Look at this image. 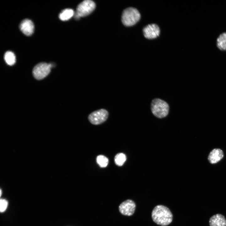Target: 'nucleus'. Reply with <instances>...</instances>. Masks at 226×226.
I'll list each match as a JSON object with an SVG mask.
<instances>
[{
  "label": "nucleus",
  "instance_id": "nucleus-1",
  "mask_svg": "<svg viewBox=\"0 0 226 226\" xmlns=\"http://www.w3.org/2000/svg\"><path fill=\"white\" fill-rule=\"evenodd\" d=\"M152 218L157 224L165 226L172 221L173 215L170 210L167 207L159 205L155 207L152 213Z\"/></svg>",
  "mask_w": 226,
  "mask_h": 226
},
{
  "label": "nucleus",
  "instance_id": "nucleus-2",
  "mask_svg": "<svg viewBox=\"0 0 226 226\" xmlns=\"http://www.w3.org/2000/svg\"><path fill=\"white\" fill-rule=\"evenodd\" d=\"M151 110L153 115L158 118H163L168 114L169 107L168 103L160 99L153 100L151 103Z\"/></svg>",
  "mask_w": 226,
  "mask_h": 226
},
{
  "label": "nucleus",
  "instance_id": "nucleus-3",
  "mask_svg": "<svg viewBox=\"0 0 226 226\" xmlns=\"http://www.w3.org/2000/svg\"><path fill=\"white\" fill-rule=\"evenodd\" d=\"M140 17V14L137 9L130 7L126 9L123 12L121 21L124 25L131 26L137 23Z\"/></svg>",
  "mask_w": 226,
  "mask_h": 226
},
{
  "label": "nucleus",
  "instance_id": "nucleus-4",
  "mask_svg": "<svg viewBox=\"0 0 226 226\" xmlns=\"http://www.w3.org/2000/svg\"><path fill=\"white\" fill-rule=\"evenodd\" d=\"M108 116V112L105 109H101L91 113L89 115L88 119L92 124L98 125L105 122Z\"/></svg>",
  "mask_w": 226,
  "mask_h": 226
},
{
  "label": "nucleus",
  "instance_id": "nucleus-5",
  "mask_svg": "<svg viewBox=\"0 0 226 226\" xmlns=\"http://www.w3.org/2000/svg\"><path fill=\"white\" fill-rule=\"evenodd\" d=\"M52 68L50 63L40 62L35 66L33 70V76L36 79H42L49 73Z\"/></svg>",
  "mask_w": 226,
  "mask_h": 226
},
{
  "label": "nucleus",
  "instance_id": "nucleus-6",
  "mask_svg": "<svg viewBox=\"0 0 226 226\" xmlns=\"http://www.w3.org/2000/svg\"><path fill=\"white\" fill-rule=\"evenodd\" d=\"M95 8V4L93 1L84 0L78 6L75 13L80 17H85L92 13Z\"/></svg>",
  "mask_w": 226,
  "mask_h": 226
},
{
  "label": "nucleus",
  "instance_id": "nucleus-7",
  "mask_svg": "<svg viewBox=\"0 0 226 226\" xmlns=\"http://www.w3.org/2000/svg\"><path fill=\"white\" fill-rule=\"evenodd\" d=\"M135 208V202L131 200L128 199L120 204L119 207V209L122 214L130 216L134 213Z\"/></svg>",
  "mask_w": 226,
  "mask_h": 226
},
{
  "label": "nucleus",
  "instance_id": "nucleus-8",
  "mask_svg": "<svg viewBox=\"0 0 226 226\" xmlns=\"http://www.w3.org/2000/svg\"><path fill=\"white\" fill-rule=\"evenodd\" d=\"M145 37L148 39H153L158 37L160 34V29L155 24H148L143 29Z\"/></svg>",
  "mask_w": 226,
  "mask_h": 226
},
{
  "label": "nucleus",
  "instance_id": "nucleus-9",
  "mask_svg": "<svg viewBox=\"0 0 226 226\" xmlns=\"http://www.w3.org/2000/svg\"><path fill=\"white\" fill-rule=\"evenodd\" d=\"M19 28L21 31L25 35L30 36L33 33L34 26L32 21L28 19L23 20L20 23Z\"/></svg>",
  "mask_w": 226,
  "mask_h": 226
},
{
  "label": "nucleus",
  "instance_id": "nucleus-10",
  "mask_svg": "<svg viewBox=\"0 0 226 226\" xmlns=\"http://www.w3.org/2000/svg\"><path fill=\"white\" fill-rule=\"evenodd\" d=\"M223 157V151L218 148L213 150L210 153L208 157V160L210 163L214 164L220 161Z\"/></svg>",
  "mask_w": 226,
  "mask_h": 226
},
{
  "label": "nucleus",
  "instance_id": "nucleus-11",
  "mask_svg": "<svg viewBox=\"0 0 226 226\" xmlns=\"http://www.w3.org/2000/svg\"><path fill=\"white\" fill-rule=\"evenodd\" d=\"M209 224L210 226H226V219L222 215L217 214L211 217Z\"/></svg>",
  "mask_w": 226,
  "mask_h": 226
},
{
  "label": "nucleus",
  "instance_id": "nucleus-12",
  "mask_svg": "<svg viewBox=\"0 0 226 226\" xmlns=\"http://www.w3.org/2000/svg\"><path fill=\"white\" fill-rule=\"evenodd\" d=\"M74 12L73 10L70 8H67L63 10L60 13L59 19L62 21L67 20L74 15Z\"/></svg>",
  "mask_w": 226,
  "mask_h": 226
},
{
  "label": "nucleus",
  "instance_id": "nucleus-13",
  "mask_svg": "<svg viewBox=\"0 0 226 226\" xmlns=\"http://www.w3.org/2000/svg\"><path fill=\"white\" fill-rule=\"evenodd\" d=\"M217 46L221 50H226V32L220 34L217 39Z\"/></svg>",
  "mask_w": 226,
  "mask_h": 226
},
{
  "label": "nucleus",
  "instance_id": "nucleus-14",
  "mask_svg": "<svg viewBox=\"0 0 226 226\" xmlns=\"http://www.w3.org/2000/svg\"><path fill=\"white\" fill-rule=\"evenodd\" d=\"M4 59L8 65H14L16 62V57L14 53L11 51H8L4 55Z\"/></svg>",
  "mask_w": 226,
  "mask_h": 226
},
{
  "label": "nucleus",
  "instance_id": "nucleus-15",
  "mask_svg": "<svg viewBox=\"0 0 226 226\" xmlns=\"http://www.w3.org/2000/svg\"><path fill=\"white\" fill-rule=\"evenodd\" d=\"M126 159L125 154L122 153H117L115 156L114 161L116 164L118 166L122 165Z\"/></svg>",
  "mask_w": 226,
  "mask_h": 226
},
{
  "label": "nucleus",
  "instance_id": "nucleus-16",
  "mask_svg": "<svg viewBox=\"0 0 226 226\" xmlns=\"http://www.w3.org/2000/svg\"><path fill=\"white\" fill-rule=\"evenodd\" d=\"M96 162L101 167L105 168L108 165L109 160L105 156L103 155H99L96 158Z\"/></svg>",
  "mask_w": 226,
  "mask_h": 226
},
{
  "label": "nucleus",
  "instance_id": "nucleus-17",
  "mask_svg": "<svg viewBox=\"0 0 226 226\" xmlns=\"http://www.w3.org/2000/svg\"><path fill=\"white\" fill-rule=\"evenodd\" d=\"M8 206V202L5 199L1 198L0 200V212H4Z\"/></svg>",
  "mask_w": 226,
  "mask_h": 226
},
{
  "label": "nucleus",
  "instance_id": "nucleus-18",
  "mask_svg": "<svg viewBox=\"0 0 226 226\" xmlns=\"http://www.w3.org/2000/svg\"><path fill=\"white\" fill-rule=\"evenodd\" d=\"M1 194H2V190H1H1H0V196H1Z\"/></svg>",
  "mask_w": 226,
  "mask_h": 226
}]
</instances>
